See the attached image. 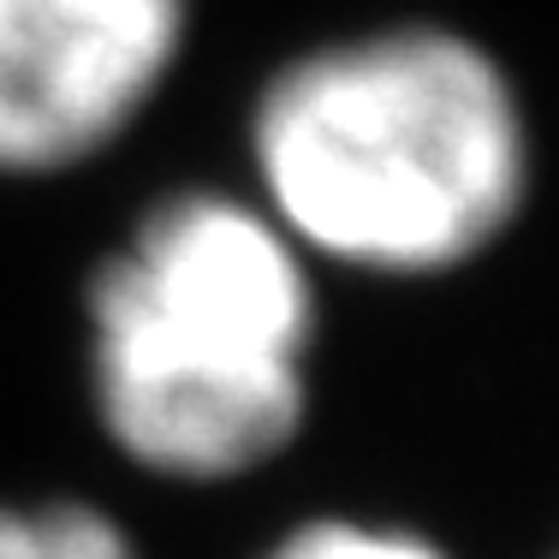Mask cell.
<instances>
[{"label":"cell","instance_id":"cell-1","mask_svg":"<svg viewBox=\"0 0 559 559\" xmlns=\"http://www.w3.org/2000/svg\"><path fill=\"white\" fill-rule=\"evenodd\" d=\"M84 316L96 417L131 464L221 483L298 435L316 304L274 215L162 197L96 269Z\"/></svg>","mask_w":559,"mask_h":559},{"label":"cell","instance_id":"cell-2","mask_svg":"<svg viewBox=\"0 0 559 559\" xmlns=\"http://www.w3.org/2000/svg\"><path fill=\"white\" fill-rule=\"evenodd\" d=\"M257 173L286 238L357 269L464 262L524 197V126L495 60L399 31L292 60L257 102Z\"/></svg>","mask_w":559,"mask_h":559},{"label":"cell","instance_id":"cell-3","mask_svg":"<svg viewBox=\"0 0 559 559\" xmlns=\"http://www.w3.org/2000/svg\"><path fill=\"white\" fill-rule=\"evenodd\" d=\"M185 0H0V173L108 150L185 48Z\"/></svg>","mask_w":559,"mask_h":559},{"label":"cell","instance_id":"cell-4","mask_svg":"<svg viewBox=\"0 0 559 559\" xmlns=\"http://www.w3.org/2000/svg\"><path fill=\"white\" fill-rule=\"evenodd\" d=\"M0 559H138L108 512L78 500L0 506Z\"/></svg>","mask_w":559,"mask_h":559},{"label":"cell","instance_id":"cell-5","mask_svg":"<svg viewBox=\"0 0 559 559\" xmlns=\"http://www.w3.org/2000/svg\"><path fill=\"white\" fill-rule=\"evenodd\" d=\"M269 559H447V554H435L417 536H399V530H369V524L334 518V524L292 530Z\"/></svg>","mask_w":559,"mask_h":559}]
</instances>
